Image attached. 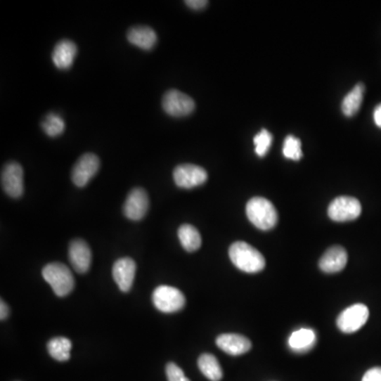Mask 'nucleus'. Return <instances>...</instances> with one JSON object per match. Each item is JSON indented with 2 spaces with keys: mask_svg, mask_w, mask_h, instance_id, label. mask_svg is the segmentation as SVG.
Instances as JSON below:
<instances>
[{
  "mask_svg": "<svg viewBox=\"0 0 381 381\" xmlns=\"http://www.w3.org/2000/svg\"><path fill=\"white\" fill-rule=\"evenodd\" d=\"M229 257L238 269L247 273H257L265 268V257L246 242H235L230 246Z\"/></svg>",
  "mask_w": 381,
  "mask_h": 381,
  "instance_id": "nucleus-1",
  "label": "nucleus"
},
{
  "mask_svg": "<svg viewBox=\"0 0 381 381\" xmlns=\"http://www.w3.org/2000/svg\"><path fill=\"white\" fill-rule=\"evenodd\" d=\"M246 214L249 221L263 231L273 229L278 221L276 209L263 198H251L246 206Z\"/></svg>",
  "mask_w": 381,
  "mask_h": 381,
  "instance_id": "nucleus-2",
  "label": "nucleus"
},
{
  "mask_svg": "<svg viewBox=\"0 0 381 381\" xmlns=\"http://www.w3.org/2000/svg\"><path fill=\"white\" fill-rule=\"evenodd\" d=\"M44 278L58 297H66L75 288V278L68 267L62 263H51L43 269Z\"/></svg>",
  "mask_w": 381,
  "mask_h": 381,
  "instance_id": "nucleus-3",
  "label": "nucleus"
},
{
  "mask_svg": "<svg viewBox=\"0 0 381 381\" xmlns=\"http://www.w3.org/2000/svg\"><path fill=\"white\" fill-rule=\"evenodd\" d=\"M153 303L162 313H177L186 305V297L177 288L161 285L153 292Z\"/></svg>",
  "mask_w": 381,
  "mask_h": 381,
  "instance_id": "nucleus-4",
  "label": "nucleus"
},
{
  "mask_svg": "<svg viewBox=\"0 0 381 381\" xmlns=\"http://www.w3.org/2000/svg\"><path fill=\"white\" fill-rule=\"evenodd\" d=\"M361 212V204L359 200L349 196L335 198L328 209V217L337 223L355 221L360 217Z\"/></svg>",
  "mask_w": 381,
  "mask_h": 381,
  "instance_id": "nucleus-5",
  "label": "nucleus"
},
{
  "mask_svg": "<svg viewBox=\"0 0 381 381\" xmlns=\"http://www.w3.org/2000/svg\"><path fill=\"white\" fill-rule=\"evenodd\" d=\"M162 106L164 112L172 117L180 118L192 114L195 110V102L188 94L179 90H169L164 94L162 100Z\"/></svg>",
  "mask_w": 381,
  "mask_h": 381,
  "instance_id": "nucleus-6",
  "label": "nucleus"
},
{
  "mask_svg": "<svg viewBox=\"0 0 381 381\" xmlns=\"http://www.w3.org/2000/svg\"><path fill=\"white\" fill-rule=\"evenodd\" d=\"M370 311L364 304H355L344 309L337 319V326L344 334H353L368 321Z\"/></svg>",
  "mask_w": 381,
  "mask_h": 381,
  "instance_id": "nucleus-7",
  "label": "nucleus"
},
{
  "mask_svg": "<svg viewBox=\"0 0 381 381\" xmlns=\"http://www.w3.org/2000/svg\"><path fill=\"white\" fill-rule=\"evenodd\" d=\"M174 181L181 188H193L202 186L208 180V173L204 167L195 164H180L174 169Z\"/></svg>",
  "mask_w": 381,
  "mask_h": 381,
  "instance_id": "nucleus-8",
  "label": "nucleus"
},
{
  "mask_svg": "<svg viewBox=\"0 0 381 381\" xmlns=\"http://www.w3.org/2000/svg\"><path fill=\"white\" fill-rule=\"evenodd\" d=\"M1 184L10 198H20L24 194V169L20 163L9 162L5 165Z\"/></svg>",
  "mask_w": 381,
  "mask_h": 381,
  "instance_id": "nucleus-9",
  "label": "nucleus"
},
{
  "mask_svg": "<svg viewBox=\"0 0 381 381\" xmlns=\"http://www.w3.org/2000/svg\"><path fill=\"white\" fill-rule=\"evenodd\" d=\"M99 169L100 159L97 155L90 153L83 155L73 167L71 174L73 183L79 188H84L98 173Z\"/></svg>",
  "mask_w": 381,
  "mask_h": 381,
  "instance_id": "nucleus-10",
  "label": "nucleus"
},
{
  "mask_svg": "<svg viewBox=\"0 0 381 381\" xmlns=\"http://www.w3.org/2000/svg\"><path fill=\"white\" fill-rule=\"evenodd\" d=\"M150 207V200L146 190L136 188L129 192L125 200L123 212L125 217L131 221H140L146 217Z\"/></svg>",
  "mask_w": 381,
  "mask_h": 381,
  "instance_id": "nucleus-11",
  "label": "nucleus"
},
{
  "mask_svg": "<svg viewBox=\"0 0 381 381\" xmlns=\"http://www.w3.org/2000/svg\"><path fill=\"white\" fill-rule=\"evenodd\" d=\"M136 266L135 261L129 257L119 259L112 267V276L118 285L119 290L123 292H129L133 288L134 280H135Z\"/></svg>",
  "mask_w": 381,
  "mask_h": 381,
  "instance_id": "nucleus-12",
  "label": "nucleus"
},
{
  "mask_svg": "<svg viewBox=\"0 0 381 381\" xmlns=\"http://www.w3.org/2000/svg\"><path fill=\"white\" fill-rule=\"evenodd\" d=\"M91 250L83 240H75L69 246V261L77 273H86L91 265Z\"/></svg>",
  "mask_w": 381,
  "mask_h": 381,
  "instance_id": "nucleus-13",
  "label": "nucleus"
},
{
  "mask_svg": "<svg viewBox=\"0 0 381 381\" xmlns=\"http://www.w3.org/2000/svg\"><path fill=\"white\" fill-rule=\"evenodd\" d=\"M347 263V250L341 246H332L322 255L319 267L325 273H337L344 269Z\"/></svg>",
  "mask_w": 381,
  "mask_h": 381,
  "instance_id": "nucleus-14",
  "label": "nucleus"
},
{
  "mask_svg": "<svg viewBox=\"0 0 381 381\" xmlns=\"http://www.w3.org/2000/svg\"><path fill=\"white\" fill-rule=\"evenodd\" d=\"M217 344L221 351L232 356L244 355L252 347L247 337L238 334H223L217 337Z\"/></svg>",
  "mask_w": 381,
  "mask_h": 381,
  "instance_id": "nucleus-15",
  "label": "nucleus"
},
{
  "mask_svg": "<svg viewBox=\"0 0 381 381\" xmlns=\"http://www.w3.org/2000/svg\"><path fill=\"white\" fill-rule=\"evenodd\" d=\"M77 53V45L68 39H63L54 48L52 60L58 69H68L72 66Z\"/></svg>",
  "mask_w": 381,
  "mask_h": 381,
  "instance_id": "nucleus-16",
  "label": "nucleus"
},
{
  "mask_svg": "<svg viewBox=\"0 0 381 381\" xmlns=\"http://www.w3.org/2000/svg\"><path fill=\"white\" fill-rule=\"evenodd\" d=\"M316 342H317V337L313 330L301 328L292 332L288 340V345L292 351L303 354L311 351L315 347Z\"/></svg>",
  "mask_w": 381,
  "mask_h": 381,
  "instance_id": "nucleus-17",
  "label": "nucleus"
},
{
  "mask_svg": "<svg viewBox=\"0 0 381 381\" xmlns=\"http://www.w3.org/2000/svg\"><path fill=\"white\" fill-rule=\"evenodd\" d=\"M129 43L143 50H150L157 43V34L148 27H135L127 33Z\"/></svg>",
  "mask_w": 381,
  "mask_h": 381,
  "instance_id": "nucleus-18",
  "label": "nucleus"
},
{
  "mask_svg": "<svg viewBox=\"0 0 381 381\" xmlns=\"http://www.w3.org/2000/svg\"><path fill=\"white\" fill-rule=\"evenodd\" d=\"M366 91V86L362 83H358L349 93L345 96L342 101V112L347 117H354L361 108L363 101V94Z\"/></svg>",
  "mask_w": 381,
  "mask_h": 381,
  "instance_id": "nucleus-19",
  "label": "nucleus"
},
{
  "mask_svg": "<svg viewBox=\"0 0 381 381\" xmlns=\"http://www.w3.org/2000/svg\"><path fill=\"white\" fill-rule=\"evenodd\" d=\"M178 238H179L180 244L188 252H195L202 247V236L194 226L188 225V224L180 226L178 229Z\"/></svg>",
  "mask_w": 381,
  "mask_h": 381,
  "instance_id": "nucleus-20",
  "label": "nucleus"
},
{
  "mask_svg": "<svg viewBox=\"0 0 381 381\" xmlns=\"http://www.w3.org/2000/svg\"><path fill=\"white\" fill-rule=\"evenodd\" d=\"M198 368L200 372L211 381H219L223 378V370L215 356L202 354L198 358Z\"/></svg>",
  "mask_w": 381,
  "mask_h": 381,
  "instance_id": "nucleus-21",
  "label": "nucleus"
},
{
  "mask_svg": "<svg viewBox=\"0 0 381 381\" xmlns=\"http://www.w3.org/2000/svg\"><path fill=\"white\" fill-rule=\"evenodd\" d=\"M72 343L66 337H56L48 342L47 349L50 356L58 361H67L70 359Z\"/></svg>",
  "mask_w": 381,
  "mask_h": 381,
  "instance_id": "nucleus-22",
  "label": "nucleus"
},
{
  "mask_svg": "<svg viewBox=\"0 0 381 381\" xmlns=\"http://www.w3.org/2000/svg\"><path fill=\"white\" fill-rule=\"evenodd\" d=\"M283 155L285 158L290 159V160H300L303 157L302 143L300 139L292 135L285 138Z\"/></svg>",
  "mask_w": 381,
  "mask_h": 381,
  "instance_id": "nucleus-23",
  "label": "nucleus"
},
{
  "mask_svg": "<svg viewBox=\"0 0 381 381\" xmlns=\"http://www.w3.org/2000/svg\"><path fill=\"white\" fill-rule=\"evenodd\" d=\"M41 127L49 137H58L65 131V122L58 115L49 114L41 122Z\"/></svg>",
  "mask_w": 381,
  "mask_h": 381,
  "instance_id": "nucleus-24",
  "label": "nucleus"
},
{
  "mask_svg": "<svg viewBox=\"0 0 381 381\" xmlns=\"http://www.w3.org/2000/svg\"><path fill=\"white\" fill-rule=\"evenodd\" d=\"M253 143H254L255 153H257V156L264 157L267 154L270 146H271L272 135L267 129H261L255 136L254 139H253Z\"/></svg>",
  "mask_w": 381,
  "mask_h": 381,
  "instance_id": "nucleus-25",
  "label": "nucleus"
},
{
  "mask_svg": "<svg viewBox=\"0 0 381 381\" xmlns=\"http://www.w3.org/2000/svg\"><path fill=\"white\" fill-rule=\"evenodd\" d=\"M167 381H190V379L184 375L183 370L177 364L169 362L167 368Z\"/></svg>",
  "mask_w": 381,
  "mask_h": 381,
  "instance_id": "nucleus-26",
  "label": "nucleus"
},
{
  "mask_svg": "<svg viewBox=\"0 0 381 381\" xmlns=\"http://www.w3.org/2000/svg\"><path fill=\"white\" fill-rule=\"evenodd\" d=\"M362 381H381V368H370L368 372L364 374Z\"/></svg>",
  "mask_w": 381,
  "mask_h": 381,
  "instance_id": "nucleus-27",
  "label": "nucleus"
},
{
  "mask_svg": "<svg viewBox=\"0 0 381 381\" xmlns=\"http://www.w3.org/2000/svg\"><path fill=\"white\" fill-rule=\"evenodd\" d=\"M184 4H186L188 7H190V9L194 10H202L209 5L207 0H186V1H184Z\"/></svg>",
  "mask_w": 381,
  "mask_h": 381,
  "instance_id": "nucleus-28",
  "label": "nucleus"
},
{
  "mask_svg": "<svg viewBox=\"0 0 381 381\" xmlns=\"http://www.w3.org/2000/svg\"><path fill=\"white\" fill-rule=\"evenodd\" d=\"M9 306H8L7 303H6L5 301L1 300V303H0V319L4 321V320H6L9 317Z\"/></svg>",
  "mask_w": 381,
  "mask_h": 381,
  "instance_id": "nucleus-29",
  "label": "nucleus"
},
{
  "mask_svg": "<svg viewBox=\"0 0 381 381\" xmlns=\"http://www.w3.org/2000/svg\"><path fill=\"white\" fill-rule=\"evenodd\" d=\"M374 121L377 127L381 129V104L376 106L374 110Z\"/></svg>",
  "mask_w": 381,
  "mask_h": 381,
  "instance_id": "nucleus-30",
  "label": "nucleus"
}]
</instances>
